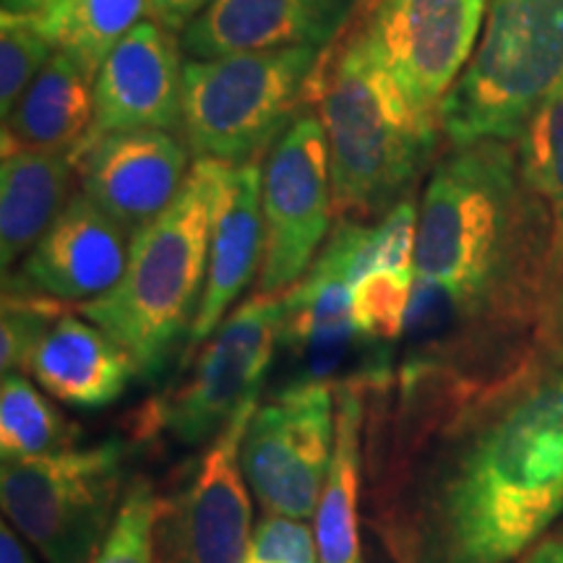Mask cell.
Here are the masks:
<instances>
[{
    "label": "cell",
    "instance_id": "6da1fadb",
    "mask_svg": "<svg viewBox=\"0 0 563 563\" xmlns=\"http://www.w3.org/2000/svg\"><path fill=\"white\" fill-rule=\"evenodd\" d=\"M368 399L371 519L394 563H517L563 514V368L490 384L399 363Z\"/></svg>",
    "mask_w": 563,
    "mask_h": 563
},
{
    "label": "cell",
    "instance_id": "7a4b0ae2",
    "mask_svg": "<svg viewBox=\"0 0 563 563\" xmlns=\"http://www.w3.org/2000/svg\"><path fill=\"white\" fill-rule=\"evenodd\" d=\"M553 224L514 141L452 146L420 196L402 363L498 382L534 357L551 298Z\"/></svg>",
    "mask_w": 563,
    "mask_h": 563
},
{
    "label": "cell",
    "instance_id": "3957f363",
    "mask_svg": "<svg viewBox=\"0 0 563 563\" xmlns=\"http://www.w3.org/2000/svg\"><path fill=\"white\" fill-rule=\"evenodd\" d=\"M344 32V42L321 53L308 108L327 131L336 220L368 224L415 194L443 129L439 115L410 100L355 26Z\"/></svg>",
    "mask_w": 563,
    "mask_h": 563
},
{
    "label": "cell",
    "instance_id": "277c9868",
    "mask_svg": "<svg viewBox=\"0 0 563 563\" xmlns=\"http://www.w3.org/2000/svg\"><path fill=\"white\" fill-rule=\"evenodd\" d=\"M235 167L194 159L186 186L157 220L133 235L129 266L102 298L81 302V316L115 336L157 378L183 340H191L209 274L211 232Z\"/></svg>",
    "mask_w": 563,
    "mask_h": 563
},
{
    "label": "cell",
    "instance_id": "5b68a950",
    "mask_svg": "<svg viewBox=\"0 0 563 563\" xmlns=\"http://www.w3.org/2000/svg\"><path fill=\"white\" fill-rule=\"evenodd\" d=\"M563 81V0H490L473 58L441 104L452 146L517 141Z\"/></svg>",
    "mask_w": 563,
    "mask_h": 563
},
{
    "label": "cell",
    "instance_id": "8992f818",
    "mask_svg": "<svg viewBox=\"0 0 563 563\" xmlns=\"http://www.w3.org/2000/svg\"><path fill=\"white\" fill-rule=\"evenodd\" d=\"M319 58L316 47H287L188 60L180 131L194 159L258 165L308 108V84Z\"/></svg>",
    "mask_w": 563,
    "mask_h": 563
},
{
    "label": "cell",
    "instance_id": "52a82bcc",
    "mask_svg": "<svg viewBox=\"0 0 563 563\" xmlns=\"http://www.w3.org/2000/svg\"><path fill=\"white\" fill-rule=\"evenodd\" d=\"M125 464L129 446L118 439L37 460H3L5 519L47 563H89L121 509Z\"/></svg>",
    "mask_w": 563,
    "mask_h": 563
},
{
    "label": "cell",
    "instance_id": "ba28073f",
    "mask_svg": "<svg viewBox=\"0 0 563 563\" xmlns=\"http://www.w3.org/2000/svg\"><path fill=\"white\" fill-rule=\"evenodd\" d=\"M282 321V295L245 298L203 342L186 382L146 407L144 433L165 431L183 446L214 441L245 407L256 405L277 357Z\"/></svg>",
    "mask_w": 563,
    "mask_h": 563
},
{
    "label": "cell",
    "instance_id": "9c48e42d",
    "mask_svg": "<svg viewBox=\"0 0 563 563\" xmlns=\"http://www.w3.org/2000/svg\"><path fill=\"white\" fill-rule=\"evenodd\" d=\"M264 264L256 292L285 295L311 269L332 232L329 141L316 108H302L262 165Z\"/></svg>",
    "mask_w": 563,
    "mask_h": 563
},
{
    "label": "cell",
    "instance_id": "30bf717a",
    "mask_svg": "<svg viewBox=\"0 0 563 563\" xmlns=\"http://www.w3.org/2000/svg\"><path fill=\"white\" fill-rule=\"evenodd\" d=\"M334 384L290 382L256 407L241 467L266 514L313 519L334 452Z\"/></svg>",
    "mask_w": 563,
    "mask_h": 563
},
{
    "label": "cell",
    "instance_id": "8fae6325",
    "mask_svg": "<svg viewBox=\"0 0 563 563\" xmlns=\"http://www.w3.org/2000/svg\"><path fill=\"white\" fill-rule=\"evenodd\" d=\"M490 0H363L352 26L382 58L410 100L441 118L481 42Z\"/></svg>",
    "mask_w": 563,
    "mask_h": 563
},
{
    "label": "cell",
    "instance_id": "7c38bea8",
    "mask_svg": "<svg viewBox=\"0 0 563 563\" xmlns=\"http://www.w3.org/2000/svg\"><path fill=\"white\" fill-rule=\"evenodd\" d=\"M256 405L209 443L178 490L159 498L157 563H243L251 543V496L241 467L245 428Z\"/></svg>",
    "mask_w": 563,
    "mask_h": 563
},
{
    "label": "cell",
    "instance_id": "4fadbf2b",
    "mask_svg": "<svg viewBox=\"0 0 563 563\" xmlns=\"http://www.w3.org/2000/svg\"><path fill=\"white\" fill-rule=\"evenodd\" d=\"M191 150L175 131L108 133L74 152L81 194L131 235L157 220L186 186Z\"/></svg>",
    "mask_w": 563,
    "mask_h": 563
},
{
    "label": "cell",
    "instance_id": "5bb4252c",
    "mask_svg": "<svg viewBox=\"0 0 563 563\" xmlns=\"http://www.w3.org/2000/svg\"><path fill=\"white\" fill-rule=\"evenodd\" d=\"M183 70L178 34L152 19L141 21L97 70L95 121L84 141L108 133L178 129Z\"/></svg>",
    "mask_w": 563,
    "mask_h": 563
},
{
    "label": "cell",
    "instance_id": "9a60e30c",
    "mask_svg": "<svg viewBox=\"0 0 563 563\" xmlns=\"http://www.w3.org/2000/svg\"><path fill=\"white\" fill-rule=\"evenodd\" d=\"M131 243V232L79 191L70 196L19 269L3 277L60 302H89L121 282Z\"/></svg>",
    "mask_w": 563,
    "mask_h": 563
},
{
    "label": "cell",
    "instance_id": "2e32d148",
    "mask_svg": "<svg viewBox=\"0 0 563 563\" xmlns=\"http://www.w3.org/2000/svg\"><path fill=\"white\" fill-rule=\"evenodd\" d=\"M363 0H214L180 34L191 60L232 53L316 47L327 51L352 24Z\"/></svg>",
    "mask_w": 563,
    "mask_h": 563
},
{
    "label": "cell",
    "instance_id": "e0dca14e",
    "mask_svg": "<svg viewBox=\"0 0 563 563\" xmlns=\"http://www.w3.org/2000/svg\"><path fill=\"white\" fill-rule=\"evenodd\" d=\"M26 373L60 402L100 410L123 397L139 376V365L102 327L63 313L34 347Z\"/></svg>",
    "mask_w": 563,
    "mask_h": 563
},
{
    "label": "cell",
    "instance_id": "ac0fdd59",
    "mask_svg": "<svg viewBox=\"0 0 563 563\" xmlns=\"http://www.w3.org/2000/svg\"><path fill=\"white\" fill-rule=\"evenodd\" d=\"M264 264L262 167L245 165L232 170L214 232H211L209 274L203 300L196 316L188 355L217 332L235 300L249 290Z\"/></svg>",
    "mask_w": 563,
    "mask_h": 563
},
{
    "label": "cell",
    "instance_id": "d6986e66",
    "mask_svg": "<svg viewBox=\"0 0 563 563\" xmlns=\"http://www.w3.org/2000/svg\"><path fill=\"white\" fill-rule=\"evenodd\" d=\"M368 386L344 382L334 386V452L313 517L321 563H365L361 553V483L363 431L368 418Z\"/></svg>",
    "mask_w": 563,
    "mask_h": 563
},
{
    "label": "cell",
    "instance_id": "ffe728a7",
    "mask_svg": "<svg viewBox=\"0 0 563 563\" xmlns=\"http://www.w3.org/2000/svg\"><path fill=\"white\" fill-rule=\"evenodd\" d=\"M74 152L13 150L0 162V264L11 272L70 201Z\"/></svg>",
    "mask_w": 563,
    "mask_h": 563
},
{
    "label": "cell",
    "instance_id": "44dd1931",
    "mask_svg": "<svg viewBox=\"0 0 563 563\" xmlns=\"http://www.w3.org/2000/svg\"><path fill=\"white\" fill-rule=\"evenodd\" d=\"M95 121V76L55 51L3 121V152H76Z\"/></svg>",
    "mask_w": 563,
    "mask_h": 563
},
{
    "label": "cell",
    "instance_id": "7402d4cb",
    "mask_svg": "<svg viewBox=\"0 0 563 563\" xmlns=\"http://www.w3.org/2000/svg\"><path fill=\"white\" fill-rule=\"evenodd\" d=\"M144 19L146 0H63L37 19L55 51L97 79V70Z\"/></svg>",
    "mask_w": 563,
    "mask_h": 563
},
{
    "label": "cell",
    "instance_id": "603a6c76",
    "mask_svg": "<svg viewBox=\"0 0 563 563\" xmlns=\"http://www.w3.org/2000/svg\"><path fill=\"white\" fill-rule=\"evenodd\" d=\"M514 144H517L519 173H522L525 186L551 214L553 292L563 274V81L532 112Z\"/></svg>",
    "mask_w": 563,
    "mask_h": 563
},
{
    "label": "cell",
    "instance_id": "cb8c5ba5",
    "mask_svg": "<svg viewBox=\"0 0 563 563\" xmlns=\"http://www.w3.org/2000/svg\"><path fill=\"white\" fill-rule=\"evenodd\" d=\"M76 431L51 399L21 373L0 384V452L3 460H37L74 449Z\"/></svg>",
    "mask_w": 563,
    "mask_h": 563
},
{
    "label": "cell",
    "instance_id": "d4e9b609",
    "mask_svg": "<svg viewBox=\"0 0 563 563\" xmlns=\"http://www.w3.org/2000/svg\"><path fill=\"white\" fill-rule=\"evenodd\" d=\"M415 274L371 269L352 285V323L363 340L394 344L407 332Z\"/></svg>",
    "mask_w": 563,
    "mask_h": 563
},
{
    "label": "cell",
    "instance_id": "484cf974",
    "mask_svg": "<svg viewBox=\"0 0 563 563\" xmlns=\"http://www.w3.org/2000/svg\"><path fill=\"white\" fill-rule=\"evenodd\" d=\"M63 316V302L3 277V319H0V368L24 373L34 347Z\"/></svg>",
    "mask_w": 563,
    "mask_h": 563
},
{
    "label": "cell",
    "instance_id": "4316f807",
    "mask_svg": "<svg viewBox=\"0 0 563 563\" xmlns=\"http://www.w3.org/2000/svg\"><path fill=\"white\" fill-rule=\"evenodd\" d=\"M0 19V115L5 121L53 58L55 45L37 19Z\"/></svg>",
    "mask_w": 563,
    "mask_h": 563
},
{
    "label": "cell",
    "instance_id": "83f0119b",
    "mask_svg": "<svg viewBox=\"0 0 563 563\" xmlns=\"http://www.w3.org/2000/svg\"><path fill=\"white\" fill-rule=\"evenodd\" d=\"M159 498L146 477H133L125 485L121 509L95 555V563H157L154 553V519Z\"/></svg>",
    "mask_w": 563,
    "mask_h": 563
},
{
    "label": "cell",
    "instance_id": "f1b7e54d",
    "mask_svg": "<svg viewBox=\"0 0 563 563\" xmlns=\"http://www.w3.org/2000/svg\"><path fill=\"white\" fill-rule=\"evenodd\" d=\"M418 217L420 201L410 194L391 211L371 224L368 253H365V272L391 269L415 274V249H418Z\"/></svg>",
    "mask_w": 563,
    "mask_h": 563
},
{
    "label": "cell",
    "instance_id": "f546056e",
    "mask_svg": "<svg viewBox=\"0 0 563 563\" xmlns=\"http://www.w3.org/2000/svg\"><path fill=\"white\" fill-rule=\"evenodd\" d=\"M534 363L545 371L563 368V274L534 332Z\"/></svg>",
    "mask_w": 563,
    "mask_h": 563
},
{
    "label": "cell",
    "instance_id": "4dcf8cb0",
    "mask_svg": "<svg viewBox=\"0 0 563 563\" xmlns=\"http://www.w3.org/2000/svg\"><path fill=\"white\" fill-rule=\"evenodd\" d=\"M214 0H146L150 19L175 34H183Z\"/></svg>",
    "mask_w": 563,
    "mask_h": 563
},
{
    "label": "cell",
    "instance_id": "1f68e13d",
    "mask_svg": "<svg viewBox=\"0 0 563 563\" xmlns=\"http://www.w3.org/2000/svg\"><path fill=\"white\" fill-rule=\"evenodd\" d=\"M0 563H37L30 548L24 545L16 527L3 522L0 527Z\"/></svg>",
    "mask_w": 563,
    "mask_h": 563
},
{
    "label": "cell",
    "instance_id": "d6a6232c",
    "mask_svg": "<svg viewBox=\"0 0 563 563\" xmlns=\"http://www.w3.org/2000/svg\"><path fill=\"white\" fill-rule=\"evenodd\" d=\"M58 3H63V0H0V5H3V13H0V16L42 19Z\"/></svg>",
    "mask_w": 563,
    "mask_h": 563
},
{
    "label": "cell",
    "instance_id": "836d02e7",
    "mask_svg": "<svg viewBox=\"0 0 563 563\" xmlns=\"http://www.w3.org/2000/svg\"><path fill=\"white\" fill-rule=\"evenodd\" d=\"M517 563H563V534L540 540V543L530 548Z\"/></svg>",
    "mask_w": 563,
    "mask_h": 563
},
{
    "label": "cell",
    "instance_id": "e575fe53",
    "mask_svg": "<svg viewBox=\"0 0 563 563\" xmlns=\"http://www.w3.org/2000/svg\"><path fill=\"white\" fill-rule=\"evenodd\" d=\"M243 563H287V561H277V559H262V555H253V553H245Z\"/></svg>",
    "mask_w": 563,
    "mask_h": 563
},
{
    "label": "cell",
    "instance_id": "d590c367",
    "mask_svg": "<svg viewBox=\"0 0 563 563\" xmlns=\"http://www.w3.org/2000/svg\"><path fill=\"white\" fill-rule=\"evenodd\" d=\"M561 534H563V530H561Z\"/></svg>",
    "mask_w": 563,
    "mask_h": 563
}]
</instances>
